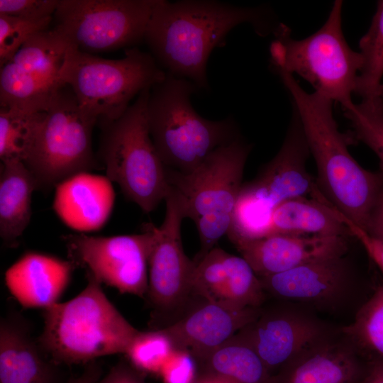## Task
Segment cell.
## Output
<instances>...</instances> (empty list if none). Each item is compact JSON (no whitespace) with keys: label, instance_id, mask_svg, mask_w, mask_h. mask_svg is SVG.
I'll use <instances>...</instances> for the list:
<instances>
[{"label":"cell","instance_id":"cell-1","mask_svg":"<svg viewBox=\"0 0 383 383\" xmlns=\"http://www.w3.org/2000/svg\"><path fill=\"white\" fill-rule=\"evenodd\" d=\"M250 23L265 36L279 23L265 6L243 7L209 0L170 2L156 0L144 41L166 72L208 89L206 65L212 50L225 43L227 34Z\"/></svg>","mask_w":383,"mask_h":383},{"label":"cell","instance_id":"cell-2","mask_svg":"<svg viewBox=\"0 0 383 383\" xmlns=\"http://www.w3.org/2000/svg\"><path fill=\"white\" fill-rule=\"evenodd\" d=\"M276 71L290 94L314 159L319 190L335 209L365 229L383 174L363 168L351 155L350 138L338 129L331 100L306 91L293 74Z\"/></svg>","mask_w":383,"mask_h":383},{"label":"cell","instance_id":"cell-3","mask_svg":"<svg viewBox=\"0 0 383 383\" xmlns=\"http://www.w3.org/2000/svg\"><path fill=\"white\" fill-rule=\"evenodd\" d=\"M87 277L86 287L77 296L44 310L38 341L57 365L89 363L124 354L139 331L109 301L101 284Z\"/></svg>","mask_w":383,"mask_h":383},{"label":"cell","instance_id":"cell-4","mask_svg":"<svg viewBox=\"0 0 383 383\" xmlns=\"http://www.w3.org/2000/svg\"><path fill=\"white\" fill-rule=\"evenodd\" d=\"M198 90L190 80L166 72L151 88L147 105L150 134L161 160L182 173L240 135L232 117L211 121L194 110L191 98Z\"/></svg>","mask_w":383,"mask_h":383},{"label":"cell","instance_id":"cell-5","mask_svg":"<svg viewBox=\"0 0 383 383\" xmlns=\"http://www.w3.org/2000/svg\"><path fill=\"white\" fill-rule=\"evenodd\" d=\"M252 147L240 135L214 150L189 172L166 167L169 185L199 233L201 246L192 259L196 266L231 229Z\"/></svg>","mask_w":383,"mask_h":383},{"label":"cell","instance_id":"cell-6","mask_svg":"<svg viewBox=\"0 0 383 383\" xmlns=\"http://www.w3.org/2000/svg\"><path fill=\"white\" fill-rule=\"evenodd\" d=\"M150 89L141 91L119 118H102L96 123L100 127L96 155L106 177L146 213L165 199L170 189L166 167L149 131L147 105Z\"/></svg>","mask_w":383,"mask_h":383},{"label":"cell","instance_id":"cell-7","mask_svg":"<svg viewBox=\"0 0 383 383\" xmlns=\"http://www.w3.org/2000/svg\"><path fill=\"white\" fill-rule=\"evenodd\" d=\"M342 6V1H335L321 28L302 40L292 38L289 28L279 23L270 54L275 70L300 75L315 92L344 108L353 103L352 94H355L362 58L344 37Z\"/></svg>","mask_w":383,"mask_h":383},{"label":"cell","instance_id":"cell-8","mask_svg":"<svg viewBox=\"0 0 383 383\" xmlns=\"http://www.w3.org/2000/svg\"><path fill=\"white\" fill-rule=\"evenodd\" d=\"M310 156L305 135L293 111L282 145L251 181L243 183L228 237L232 243L264 238L274 210L299 197L328 201L308 172Z\"/></svg>","mask_w":383,"mask_h":383},{"label":"cell","instance_id":"cell-9","mask_svg":"<svg viewBox=\"0 0 383 383\" xmlns=\"http://www.w3.org/2000/svg\"><path fill=\"white\" fill-rule=\"evenodd\" d=\"M166 72L152 55L136 47L118 60L104 59L71 47L60 73L89 117L113 120L141 91L162 81Z\"/></svg>","mask_w":383,"mask_h":383},{"label":"cell","instance_id":"cell-10","mask_svg":"<svg viewBox=\"0 0 383 383\" xmlns=\"http://www.w3.org/2000/svg\"><path fill=\"white\" fill-rule=\"evenodd\" d=\"M96 123L82 110L71 88L62 83L52 95L23 160L38 190L49 192L75 174L103 168L92 148Z\"/></svg>","mask_w":383,"mask_h":383},{"label":"cell","instance_id":"cell-11","mask_svg":"<svg viewBox=\"0 0 383 383\" xmlns=\"http://www.w3.org/2000/svg\"><path fill=\"white\" fill-rule=\"evenodd\" d=\"M156 0H60L54 28L75 49L93 54L144 41Z\"/></svg>","mask_w":383,"mask_h":383},{"label":"cell","instance_id":"cell-12","mask_svg":"<svg viewBox=\"0 0 383 383\" xmlns=\"http://www.w3.org/2000/svg\"><path fill=\"white\" fill-rule=\"evenodd\" d=\"M138 234L91 236L63 235L68 260L87 274L121 293L143 298L148 289V262L153 234L150 223Z\"/></svg>","mask_w":383,"mask_h":383},{"label":"cell","instance_id":"cell-13","mask_svg":"<svg viewBox=\"0 0 383 383\" xmlns=\"http://www.w3.org/2000/svg\"><path fill=\"white\" fill-rule=\"evenodd\" d=\"M165 201L166 212L162 223L155 226L150 223L153 241L146 296L155 322L167 313L183 308L191 299L196 267L183 250L181 226L186 217L180 199L171 187Z\"/></svg>","mask_w":383,"mask_h":383},{"label":"cell","instance_id":"cell-14","mask_svg":"<svg viewBox=\"0 0 383 383\" xmlns=\"http://www.w3.org/2000/svg\"><path fill=\"white\" fill-rule=\"evenodd\" d=\"M237 333L254 349L272 376L335 335L317 318L282 307L262 309L255 320Z\"/></svg>","mask_w":383,"mask_h":383},{"label":"cell","instance_id":"cell-15","mask_svg":"<svg viewBox=\"0 0 383 383\" xmlns=\"http://www.w3.org/2000/svg\"><path fill=\"white\" fill-rule=\"evenodd\" d=\"M346 255L259 278L266 295L323 310H336L350 300L357 284V270Z\"/></svg>","mask_w":383,"mask_h":383},{"label":"cell","instance_id":"cell-16","mask_svg":"<svg viewBox=\"0 0 383 383\" xmlns=\"http://www.w3.org/2000/svg\"><path fill=\"white\" fill-rule=\"evenodd\" d=\"M192 296L244 309L262 307L267 295L260 279L243 257L216 247L196 267Z\"/></svg>","mask_w":383,"mask_h":383},{"label":"cell","instance_id":"cell-17","mask_svg":"<svg viewBox=\"0 0 383 383\" xmlns=\"http://www.w3.org/2000/svg\"><path fill=\"white\" fill-rule=\"evenodd\" d=\"M347 236L272 235L233 244L260 278L347 254Z\"/></svg>","mask_w":383,"mask_h":383},{"label":"cell","instance_id":"cell-18","mask_svg":"<svg viewBox=\"0 0 383 383\" xmlns=\"http://www.w3.org/2000/svg\"><path fill=\"white\" fill-rule=\"evenodd\" d=\"M198 297V296H197ZM164 331L176 349L190 353L198 360L220 346L260 314L262 307L235 309L200 297Z\"/></svg>","mask_w":383,"mask_h":383},{"label":"cell","instance_id":"cell-19","mask_svg":"<svg viewBox=\"0 0 383 383\" xmlns=\"http://www.w3.org/2000/svg\"><path fill=\"white\" fill-rule=\"evenodd\" d=\"M75 267L70 260L28 251L6 271L5 284L22 307L45 310L60 302Z\"/></svg>","mask_w":383,"mask_h":383},{"label":"cell","instance_id":"cell-20","mask_svg":"<svg viewBox=\"0 0 383 383\" xmlns=\"http://www.w3.org/2000/svg\"><path fill=\"white\" fill-rule=\"evenodd\" d=\"M361 355L343 333L334 335L274 375L273 383H362L368 367Z\"/></svg>","mask_w":383,"mask_h":383},{"label":"cell","instance_id":"cell-21","mask_svg":"<svg viewBox=\"0 0 383 383\" xmlns=\"http://www.w3.org/2000/svg\"><path fill=\"white\" fill-rule=\"evenodd\" d=\"M106 177L82 172L55 188L52 208L59 218L79 233L102 228L112 211L115 192Z\"/></svg>","mask_w":383,"mask_h":383},{"label":"cell","instance_id":"cell-22","mask_svg":"<svg viewBox=\"0 0 383 383\" xmlns=\"http://www.w3.org/2000/svg\"><path fill=\"white\" fill-rule=\"evenodd\" d=\"M56 365L18 318L0 326V383H57Z\"/></svg>","mask_w":383,"mask_h":383},{"label":"cell","instance_id":"cell-23","mask_svg":"<svg viewBox=\"0 0 383 383\" xmlns=\"http://www.w3.org/2000/svg\"><path fill=\"white\" fill-rule=\"evenodd\" d=\"M272 235L352 237L339 211L328 201L299 197L272 212L265 237Z\"/></svg>","mask_w":383,"mask_h":383},{"label":"cell","instance_id":"cell-24","mask_svg":"<svg viewBox=\"0 0 383 383\" xmlns=\"http://www.w3.org/2000/svg\"><path fill=\"white\" fill-rule=\"evenodd\" d=\"M0 174V236L14 245L30 223L32 194L38 186L20 160L2 161Z\"/></svg>","mask_w":383,"mask_h":383},{"label":"cell","instance_id":"cell-25","mask_svg":"<svg viewBox=\"0 0 383 383\" xmlns=\"http://www.w3.org/2000/svg\"><path fill=\"white\" fill-rule=\"evenodd\" d=\"M196 361L197 378L222 383H273L274 376L238 333Z\"/></svg>","mask_w":383,"mask_h":383},{"label":"cell","instance_id":"cell-26","mask_svg":"<svg viewBox=\"0 0 383 383\" xmlns=\"http://www.w3.org/2000/svg\"><path fill=\"white\" fill-rule=\"evenodd\" d=\"M71 47L64 35L53 28L32 36L8 62L29 77L59 84L62 83L60 73Z\"/></svg>","mask_w":383,"mask_h":383},{"label":"cell","instance_id":"cell-27","mask_svg":"<svg viewBox=\"0 0 383 383\" xmlns=\"http://www.w3.org/2000/svg\"><path fill=\"white\" fill-rule=\"evenodd\" d=\"M50 84L29 77L11 62L0 70V106L27 111H46L62 84Z\"/></svg>","mask_w":383,"mask_h":383},{"label":"cell","instance_id":"cell-28","mask_svg":"<svg viewBox=\"0 0 383 383\" xmlns=\"http://www.w3.org/2000/svg\"><path fill=\"white\" fill-rule=\"evenodd\" d=\"M342 333L362 354L383 360V284L358 309Z\"/></svg>","mask_w":383,"mask_h":383},{"label":"cell","instance_id":"cell-29","mask_svg":"<svg viewBox=\"0 0 383 383\" xmlns=\"http://www.w3.org/2000/svg\"><path fill=\"white\" fill-rule=\"evenodd\" d=\"M45 111L0 109V158L23 160Z\"/></svg>","mask_w":383,"mask_h":383},{"label":"cell","instance_id":"cell-30","mask_svg":"<svg viewBox=\"0 0 383 383\" xmlns=\"http://www.w3.org/2000/svg\"><path fill=\"white\" fill-rule=\"evenodd\" d=\"M362 65L355 94L362 99L377 96L383 77V0L379 1L370 27L360 40Z\"/></svg>","mask_w":383,"mask_h":383},{"label":"cell","instance_id":"cell-31","mask_svg":"<svg viewBox=\"0 0 383 383\" xmlns=\"http://www.w3.org/2000/svg\"><path fill=\"white\" fill-rule=\"evenodd\" d=\"M352 128V138L369 147L379 161L383 174V99L374 96L343 108Z\"/></svg>","mask_w":383,"mask_h":383},{"label":"cell","instance_id":"cell-32","mask_svg":"<svg viewBox=\"0 0 383 383\" xmlns=\"http://www.w3.org/2000/svg\"><path fill=\"white\" fill-rule=\"evenodd\" d=\"M175 349L163 328L138 331L125 352L129 363L142 373H159Z\"/></svg>","mask_w":383,"mask_h":383},{"label":"cell","instance_id":"cell-33","mask_svg":"<svg viewBox=\"0 0 383 383\" xmlns=\"http://www.w3.org/2000/svg\"><path fill=\"white\" fill-rule=\"evenodd\" d=\"M52 20L30 21L0 14V65L9 61L32 36L48 30Z\"/></svg>","mask_w":383,"mask_h":383},{"label":"cell","instance_id":"cell-34","mask_svg":"<svg viewBox=\"0 0 383 383\" xmlns=\"http://www.w3.org/2000/svg\"><path fill=\"white\" fill-rule=\"evenodd\" d=\"M60 0H0V14L30 21L53 17Z\"/></svg>","mask_w":383,"mask_h":383},{"label":"cell","instance_id":"cell-35","mask_svg":"<svg viewBox=\"0 0 383 383\" xmlns=\"http://www.w3.org/2000/svg\"><path fill=\"white\" fill-rule=\"evenodd\" d=\"M159 375L164 383H194L198 376L196 361L188 351L175 348Z\"/></svg>","mask_w":383,"mask_h":383},{"label":"cell","instance_id":"cell-36","mask_svg":"<svg viewBox=\"0 0 383 383\" xmlns=\"http://www.w3.org/2000/svg\"><path fill=\"white\" fill-rule=\"evenodd\" d=\"M339 213L341 219L348 226L352 237L361 244L368 256L383 274V244L373 238L341 213L339 212Z\"/></svg>","mask_w":383,"mask_h":383},{"label":"cell","instance_id":"cell-37","mask_svg":"<svg viewBox=\"0 0 383 383\" xmlns=\"http://www.w3.org/2000/svg\"><path fill=\"white\" fill-rule=\"evenodd\" d=\"M363 230L383 244V182L370 210L366 226Z\"/></svg>","mask_w":383,"mask_h":383},{"label":"cell","instance_id":"cell-38","mask_svg":"<svg viewBox=\"0 0 383 383\" xmlns=\"http://www.w3.org/2000/svg\"><path fill=\"white\" fill-rule=\"evenodd\" d=\"M97 383H146L142 372L130 363L120 362L111 369L106 377Z\"/></svg>","mask_w":383,"mask_h":383},{"label":"cell","instance_id":"cell-39","mask_svg":"<svg viewBox=\"0 0 383 383\" xmlns=\"http://www.w3.org/2000/svg\"><path fill=\"white\" fill-rule=\"evenodd\" d=\"M362 383H383V360L374 359L372 361Z\"/></svg>","mask_w":383,"mask_h":383},{"label":"cell","instance_id":"cell-40","mask_svg":"<svg viewBox=\"0 0 383 383\" xmlns=\"http://www.w3.org/2000/svg\"><path fill=\"white\" fill-rule=\"evenodd\" d=\"M101 374V368L92 362L83 373L70 383H97Z\"/></svg>","mask_w":383,"mask_h":383},{"label":"cell","instance_id":"cell-41","mask_svg":"<svg viewBox=\"0 0 383 383\" xmlns=\"http://www.w3.org/2000/svg\"><path fill=\"white\" fill-rule=\"evenodd\" d=\"M377 96L381 97L383 99V82L382 83L378 91Z\"/></svg>","mask_w":383,"mask_h":383}]
</instances>
